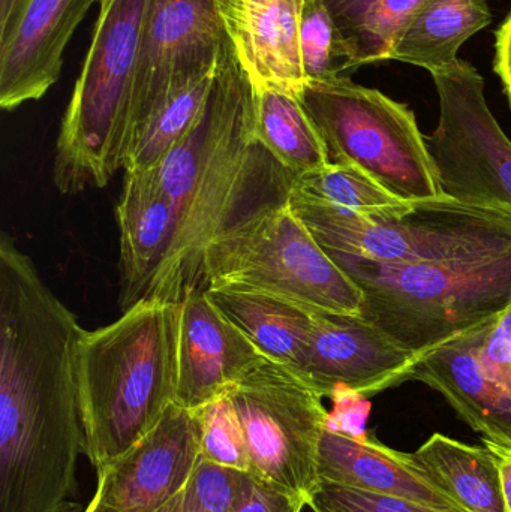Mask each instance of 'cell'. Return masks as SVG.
Here are the masks:
<instances>
[{"label": "cell", "instance_id": "4dcf8cb0", "mask_svg": "<svg viewBox=\"0 0 511 512\" xmlns=\"http://www.w3.org/2000/svg\"><path fill=\"white\" fill-rule=\"evenodd\" d=\"M477 360L486 375L511 394V304L482 328Z\"/></svg>", "mask_w": 511, "mask_h": 512}, {"label": "cell", "instance_id": "2e32d148", "mask_svg": "<svg viewBox=\"0 0 511 512\" xmlns=\"http://www.w3.org/2000/svg\"><path fill=\"white\" fill-rule=\"evenodd\" d=\"M218 6L252 86L299 96L308 83L299 38L303 0H218Z\"/></svg>", "mask_w": 511, "mask_h": 512}, {"label": "cell", "instance_id": "603a6c76", "mask_svg": "<svg viewBox=\"0 0 511 512\" xmlns=\"http://www.w3.org/2000/svg\"><path fill=\"white\" fill-rule=\"evenodd\" d=\"M431 0H324L347 72L390 60L399 38Z\"/></svg>", "mask_w": 511, "mask_h": 512}, {"label": "cell", "instance_id": "4316f807", "mask_svg": "<svg viewBox=\"0 0 511 512\" xmlns=\"http://www.w3.org/2000/svg\"><path fill=\"white\" fill-rule=\"evenodd\" d=\"M200 430L201 459L249 474L248 448L230 396L194 409Z\"/></svg>", "mask_w": 511, "mask_h": 512}, {"label": "cell", "instance_id": "cb8c5ba5", "mask_svg": "<svg viewBox=\"0 0 511 512\" xmlns=\"http://www.w3.org/2000/svg\"><path fill=\"white\" fill-rule=\"evenodd\" d=\"M255 102L258 140L288 173L297 179L329 164L326 146L299 96L258 87Z\"/></svg>", "mask_w": 511, "mask_h": 512}, {"label": "cell", "instance_id": "83f0119b", "mask_svg": "<svg viewBox=\"0 0 511 512\" xmlns=\"http://www.w3.org/2000/svg\"><path fill=\"white\" fill-rule=\"evenodd\" d=\"M299 38L306 80L348 77L335 24L324 0H303Z\"/></svg>", "mask_w": 511, "mask_h": 512}, {"label": "cell", "instance_id": "e0dca14e", "mask_svg": "<svg viewBox=\"0 0 511 512\" xmlns=\"http://www.w3.org/2000/svg\"><path fill=\"white\" fill-rule=\"evenodd\" d=\"M485 325L423 355L408 381L438 391L483 441L511 448V394L495 384L477 360Z\"/></svg>", "mask_w": 511, "mask_h": 512}, {"label": "cell", "instance_id": "f546056e", "mask_svg": "<svg viewBox=\"0 0 511 512\" xmlns=\"http://www.w3.org/2000/svg\"><path fill=\"white\" fill-rule=\"evenodd\" d=\"M245 472L201 459L189 483L197 512H233L245 489Z\"/></svg>", "mask_w": 511, "mask_h": 512}, {"label": "cell", "instance_id": "d6a6232c", "mask_svg": "<svg viewBox=\"0 0 511 512\" xmlns=\"http://www.w3.org/2000/svg\"><path fill=\"white\" fill-rule=\"evenodd\" d=\"M494 71L503 84L504 93L511 107V12L497 30Z\"/></svg>", "mask_w": 511, "mask_h": 512}, {"label": "cell", "instance_id": "7402d4cb", "mask_svg": "<svg viewBox=\"0 0 511 512\" xmlns=\"http://www.w3.org/2000/svg\"><path fill=\"white\" fill-rule=\"evenodd\" d=\"M491 20L488 0H431L408 24L390 60L434 74L458 63L462 45Z\"/></svg>", "mask_w": 511, "mask_h": 512}, {"label": "cell", "instance_id": "836d02e7", "mask_svg": "<svg viewBox=\"0 0 511 512\" xmlns=\"http://www.w3.org/2000/svg\"><path fill=\"white\" fill-rule=\"evenodd\" d=\"M29 0H0V42L6 41L17 29Z\"/></svg>", "mask_w": 511, "mask_h": 512}, {"label": "cell", "instance_id": "8992f818", "mask_svg": "<svg viewBox=\"0 0 511 512\" xmlns=\"http://www.w3.org/2000/svg\"><path fill=\"white\" fill-rule=\"evenodd\" d=\"M288 206L330 258L410 265L511 252L510 213L450 197L416 203L395 219L342 212L294 189Z\"/></svg>", "mask_w": 511, "mask_h": 512}, {"label": "cell", "instance_id": "5b68a950", "mask_svg": "<svg viewBox=\"0 0 511 512\" xmlns=\"http://www.w3.org/2000/svg\"><path fill=\"white\" fill-rule=\"evenodd\" d=\"M152 0H107L60 125L53 180L62 194L108 185L125 168L132 83Z\"/></svg>", "mask_w": 511, "mask_h": 512}, {"label": "cell", "instance_id": "44dd1931", "mask_svg": "<svg viewBox=\"0 0 511 512\" xmlns=\"http://www.w3.org/2000/svg\"><path fill=\"white\" fill-rule=\"evenodd\" d=\"M411 456L462 512H507L497 459L486 445L476 447L434 433Z\"/></svg>", "mask_w": 511, "mask_h": 512}, {"label": "cell", "instance_id": "7c38bea8", "mask_svg": "<svg viewBox=\"0 0 511 512\" xmlns=\"http://www.w3.org/2000/svg\"><path fill=\"white\" fill-rule=\"evenodd\" d=\"M419 360L360 315L315 312L296 372L324 399L338 387L369 399L408 382Z\"/></svg>", "mask_w": 511, "mask_h": 512}, {"label": "cell", "instance_id": "d4e9b609", "mask_svg": "<svg viewBox=\"0 0 511 512\" xmlns=\"http://www.w3.org/2000/svg\"><path fill=\"white\" fill-rule=\"evenodd\" d=\"M293 189L303 197L365 218H401L416 206L399 200L365 171L351 165L327 164L302 174Z\"/></svg>", "mask_w": 511, "mask_h": 512}, {"label": "cell", "instance_id": "4fadbf2b", "mask_svg": "<svg viewBox=\"0 0 511 512\" xmlns=\"http://www.w3.org/2000/svg\"><path fill=\"white\" fill-rule=\"evenodd\" d=\"M200 460L194 411L173 403L125 456L98 469L92 501L111 512H153L188 486Z\"/></svg>", "mask_w": 511, "mask_h": 512}, {"label": "cell", "instance_id": "f1b7e54d", "mask_svg": "<svg viewBox=\"0 0 511 512\" xmlns=\"http://www.w3.org/2000/svg\"><path fill=\"white\" fill-rule=\"evenodd\" d=\"M308 508L311 512H461L330 483H320Z\"/></svg>", "mask_w": 511, "mask_h": 512}, {"label": "cell", "instance_id": "9a60e30c", "mask_svg": "<svg viewBox=\"0 0 511 512\" xmlns=\"http://www.w3.org/2000/svg\"><path fill=\"white\" fill-rule=\"evenodd\" d=\"M95 2L98 0H29L17 29L0 42L3 110L39 101L57 83L66 45Z\"/></svg>", "mask_w": 511, "mask_h": 512}, {"label": "cell", "instance_id": "52a82bcc", "mask_svg": "<svg viewBox=\"0 0 511 512\" xmlns=\"http://www.w3.org/2000/svg\"><path fill=\"white\" fill-rule=\"evenodd\" d=\"M299 98L326 146L329 164L360 168L407 203L446 197L408 105L350 77L308 81Z\"/></svg>", "mask_w": 511, "mask_h": 512}, {"label": "cell", "instance_id": "277c9868", "mask_svg": "<svg viewBox=\"0 0 511 512\" xmlns=\"http://www.w3.org/2000/svg\"><path fill=\"white\" fill-rule=\"evenodd\" d=\"M332 259L362 291L360 316L419 358L511 304V252L410 265Z\"/></svg>", "mask_w": 511, "mask_h": 512}, {"label": "cell", "instance_id": "7a4b0ae2", "mask_svg": "<svg viewBox=\"0 0 511 512\" xmlns=\"http://www.w3.org/2000/svg\"><path fill=\"white\" fill-rule=\"evenodd\" d=\"M153 168L173 206L176 234L144 300L179 303L204 289L207 248L252 216L287 204L296 182L258 140L255 89L228 36L200 117Z\"/></svg>", "mask_w": 511, "mask_h": 512}, {"label": "cell", "instance_id": "8d00e7d4", "mask_svg": "<svg viewBox=\"0 0 511 512\" xmlns=\"http://www.w3.org/2000/svg\"><path fill=\"white\" fill-rule=\"evenodd\" d=\"M105 2H107V0H98L99 6L104 5Z\"/></svg>", "mask_w": 511, "mask_h": 512}, {"label": "cell", "instance_id": "1f68e13d", "mask_svg": "<svg viewBox=\"0 0 511 512\" xmlns=\"http://www.w3.org/2000/svg\"><path fill=\"white\" fill-rule=\"evenodd\" d=\"M303 499L246 475L245 489L233 512H303Z\"/></svg>", "mask_w": 511, "mask_h": 512}, {"label": "cell", "instance_id": "5bb4252c", "mask_svg": "<svg viewBox=\"0 0 511 512\" xmlns=\"http://www.w3.org/2000/svg\"><path fill=\"white\" fill-rule=\"evenodd\" d=\"M261 357L206 289L189 291L177 303V405L194 411L224 396Z\"/></svg>", "mask_w": 511, "mask_h": 512}, {"label": "cell", "instance_id": "d6986e66", "mask_svg": "<svg viewBox=\"0 0 511 512\" xmlns=\"http://www.w3.org/2000/svg\"><path fill=\"white\" fill-rule=\"evenodd\" d=\"M318 472L321 483L461 511L420 471L411 454L393 450L366 435L327 427L321 439Z\"/></svg>", "mask_w": 511, "mask_h": 512}, {"label": "cell", "instance_id": "3957f363", "mask_svg": "<svg viewBox=\"0 0 511 512\" xmlns=\"http://www.w3.org/2000/svg\"><path fill=\"white\" fill-rule=\"evenodd\" d=\"M177 303L141 300L84 330L77 376L86 454L98 471L125 456L176 403Z\"/></svg>", "mask_w": 511, "mask_h": 512}, {"label": "cell", "instance_id": "9c48e42d", "mask_svg": "<svg viewBox=\"0 0 511 512\" xmlns=\"http://www.w3.org/2000/svg\"><path fill=\"white\" fill-rule=\"evenodd\" d=\"M245 436L249 475L309 505L320 486L324 397L296 370L261 357L228 391Z\"/></svg>", "mask_w": 511, "mask_h": 512}, {"label": "cell", "instance_id": "d590c367", "mask_svg": "<svg viewBox=\"0 0 511 512\" xmlns=\"http://www.w3.org/2000/svg\"><path fill=\"white\" fill-rule=\"evenodd\" d=\"M191 483V481H189ZM84 512H111L102 508L101 505L96 504V502L90 501V504L87 505L86 510ZM153 512H197L195 510L194 504H192L191 492H189V484L182 490V492L177 493L176 496L170 499L167 504L159 507L158 510Z\"/></svg>", "mask_w": 511, "mask_h": 512}, {"label": "cell", "instance_id": "484cf974", "mask_svg": "<svg viewBox=\"0 0 511 512\" xmlns=\"http://www.w3.org/2000/svg\"><path fill=\"white\" fill-rule=\"evenodd\" d=\"M213 72L189 84L168 99L141 129L129 147L125 173L156 167L164 156L191 131L209 98Z\"/></svg>", "mask_w": 511, "mask_h": 512}, {"label": "cell", "instance_id": "ffe728a7", "mask_svg": "<svg viewBox=\"0 0 511 512\" xmlns=\"http://www.w3.org/2000/svg\"><path fill=\"white\" fill-rule=\"evenodd\" d=\"M206 294L263 357L297 370L311 336L315 310L245 286H209Z\"/></svg>", "mask_w": 511, "mask_h": 512}, {"label": "cell", "instance_id": "ac0fdd59", "mask_svg": "<svg viewBox=\"0 0 511 512\" xmlns=\"http://www.w3.org/2000/svg\"><path fill=\"white\" fill-rule=\"evenodd\" d=\"M120 237V289L123 310L144 300L170 254L176 219L155 168L125 173L116 207Z\"/></svg>", "mask_w": 511, "mask_h": 512}, {"label": "cell", "instance_id": "6da1fadb", "mask_svg": "<svg viewBox=\"0 0 511 512\" xmlns=\"http://www.w3.org/2000/svg\"><path fill=\"white\" fill-rule=\"evenodd\" d=\"M84 328L35 265L0 273V512H71L86 450L78 345Z\"/></svg>", "mask_w": 511, "mask_h": 512}, {"label": "cell", "instance_id": "30bf717a", "mask_svg": "<svg viewBox=\"0 0 511 512\" xmlns=\"http://www.w3.org/2000/svg\"><path fill=\"white\" fill-rule=\"evenodd\" d=\"M431 75L440 120L426 143L444 195L511 215V140L486 102L485 80L461 59Z\"/></svg>", "mask_w": 511, "mask_h": 512}, {"label": "cell", "instance_id": "e575fe53", "mask_svg": "<svg viewBox=\"0 0 511 512\" xmlns=\"http://www.w3.org/2000/svg\"><path fill=\"white\" fill-rule=\"evenodd\" d=\"M483 445H486L494 454L495 459H497L501 475V486H503L504 502H506V511L511 512V448L501 447V445L486 441H483Z\"/></svg>", "mask_w": 511, "mask_h": 512}, {"label": "cell", "instance_id": "ba28073f", "mask_svg": "<svg viewBox=\"0 0 511 512\" xmlns=\"http://www.w3.org/2000/svg\"><path fill=\"white\" fill-rule=\"evenodd\" d=\"M258 289L315 312L360 315L359 286L318 245L287 204L252 216L207 248L201 286Z\"/></svg>", "mask_w": 511, "mask_h": 512}, {"label": "cell", "instance_id": "8fae6325", "mask_svg": "<svg viewBox=\"0 0 511 512\" xmlns=\"http://www.w3.org/2000/svg\"><path fill=\"white\" fill-rule=\"evenodd\" d=\"M225 39L218 0H152L132 83L129 147L168 99L215 72Z\"/></svg>", "mask_w": 511, "mask_h": 512}]
</instances>
